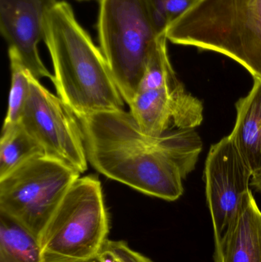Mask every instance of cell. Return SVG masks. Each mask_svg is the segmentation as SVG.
I'll use <instances>...</instances> for the list:
<instances>
[{
    "instance_id": "2",
    "label": "cell",
    "mask_w": 261,
    "mask_h": 262,
    "mask_svg": "<svg viewBox=\"0 0 261 262\" xmlns=\"http://www.w3.org/2000/svg\"><path fill=\"white\" fill-rule=\"evenodd\" d=\"M44 41L50 53L52 81L58 96L78 119L103 112L124 110V101L105 57L67 2L48 12Z\"/></svg>"
},
{
    "instance_id": "5",
    "label": "cell",
    "mask_w": 261,
    "mask_h": 262,
    "mask_svg": "<svg viewBox=\"0 0 261 262\" xmlns=\"http://www.w3.org/2000/svg\"><path fill=\"white\" fill-rule=\"evenodd\" d=\"M109 232L102 186L96 177H79L43 229L42 262L82 261L102 249Z\"/></svg>"
},
{
    "instance_id": "10",
    "label": "cell",
    "mask_w": 261,
    "mask_h": 262,
    "mask_svg": "<svg viewBox=\"0 0 261 262\" xmlns=\"http://www.w3.org/2000/svg\"><path fill=\"white\" fill-rule=\"evenodd\" d=\"M58 0H0V29L9 49H13L37 79L52 80L38 52L44 40L48 12Z\"/></svg>"
},
{
    "instance_id": "12",
    "label": "cell",
    "mask_w": 261,
    "mask_h": 262,
    "mask_svg": "<svg viewBox=\"0 0 261 262\" xmlns=\"http://www.w3.org/2000/svg\"><path fill=\"white\" fill-rule=\"evenodd\" d=\"M237 119L231 135L253 175L261 171V80L236 104Z\"/></svg>"
},
{
    "instance_id": "8",
    "label": "cell",
    "mask_w": 261,
    "mask_h": 262,
    "mask_svg": "<svg viewBox=\"0 0 261 262\" xmlns=\"http://www.w3.org/2000/svg\"><path fill=\"white\" fill-rule=\"evenodd\" d=\"M253 173L231 135L211 146L205 162L207 203L219 246L251 189Z\"/></svg>"
},
{
    "instance_id": "13",
    "label": "cell",
    "mask_w": 261,
    "mask_h": 262,
    "mask_svg": "<svg viewBox=\"0 0 261 262\" xmlns=\"http://www.w3.org/2000/svg\"><path fill=\"white\" fill-rule=\"evenodd\" d=\"M0 262H42L38 238L0 212Z\"/></svg>"
},
{
    "instance_id": "16",
    "label": "cell",
    "mask_w": 261,
    "mask_h": 262,
    "mask_svg": "<svg viewBox=\"0 0 261 262\" xmlns=\"http://www.w3.org/2000/svg\"><path fill=\"white\" fill-rule=\"evenodd\" d=\"M195 0H150L156 23L165 31L167 26L182 15Z\"/></svg>"
},
{
    "instance_id": "4",
    "label": "cell",
    "mask_w": 261,
    "mask_h": 262,
    "mask_svg": "<svg viewBox=\"0 0 261 262\" xmlns=\"http://www.w3.org/2000/svg\"><path fill=\"white\" fill-rule=\"evenodd\" d=\"M100 48L127 104L139 89L159 35L150 0H100Z\"/></svg>"
},
{
    "instance_id": "19",
    "label": "cell",
    "mask_w": 261,
    "mask_h": 262,
    "mask_svg": "<svg viewBox=\"0 0 261 262\" xmlns=\"http://www.w3.org/2000/svg\"><path fill=\"white\" fill-rule=\"evenodd\" d=\"M251 185L255 187L257 191L261 192V171L253 175Z\"/></svg>"
},
{
    "instance_id": "6",
    "label": "cell",
    "mask_w": 261,
    "mask_h": 262,
    "mask_svg": "<svg viewBox=\"0 0 261 262\" xmlns=\"http://www.w3.org/2000/svg\"><path fill=\"white\" fill-rule=\"evenodd\" d=\"M80 172L44 154L0 179V212L39 238Z\"/></svg>"
},
{
    "instance_id": "15",
    "label": "cell",
    "mask_w": 261,
    "mask_h": 262,
    "mask_svg": "<svg viewBox=\"0 0 261 262\" xmlns=\"http://www.w3.org/2000/svg\"><path fill=\"white\" fill-rule=\"evenodd\" d=\"M11 86L7 114L3 126L18 124L30 94V72L26 69L13 49H9Z\"/></svg>"
},
{
    "instance_id": "9",
    "label": "cell",
    "mask_w": 261,
    "mask_h": 262,
    "mask_svg": "<svg viewBox=\"0 0 261 262\" xmlns=\"http://www.w3.org/2000/svg\"><path fill=\"white\" fill-rule=\"evenodd\" d=\"M128 105L140 130L152 137L194 130L203 121L202 101L188 93L179 80L158 89L137 91Z\"/></svg>"
},
{
    "instance_id": "11",
    "label": "cell",
    "mask_w": 261,
    "mask_h": 262,
    "mask_svg": "<svg viewBox=\"0 0 261 262\" xmlns=\"http://www.w3.org/2000/svg\"><path fill=\"white\" fill-rule=\"evenodd\" d=\"M215 261L261 262V211L251 190L216 246Z\"/></svg>"
},
{
    "instance_id": "18",
    "label": "cell",
    "mask_w": 261,
    "mask_h": 262,
    "mask_svg": "<svg viewBox=\"0 0 261 262\" xmlns=\"http://www.w3.org/2000/svg\"><path fill=\"white\" fill-rule=\"evenodd\" d=\"M68 262H116V260H115L114 256H113L112 252L104 245L99 253L97 254L95 256L92 257V258L82 260V261Z\"/></svg>"
},
{
    "instance_id": "1",
    "label": "cell",
    "mask_w": 261,
    "mask_h": 262,
    "mask_svg": "<svg viewBox=\"0 0 261 262\" xmlns=\"http://www.w3.org/2000/svg\"><path fill=\"white\" fill-rule=\"evenodd\" d=\"M87 160L100 173L142 193L175 201L194 170L202 142L194 130L144 134L130 112H103L80 118Z\"/></svg>"
},
{
    "instance_id": "7",
    "label": "cell",
    "mask_w": 261,
    "mask_h": 262,
    "mask_svg": "<svg viewBox=\"0 0 261 262\" xmlns=\"http://www.w3.org/2000/svg\"><path fill=\"white\" fill-rule=\"evenodd\" d=\"M30 94L19 123L44 155L83 173L87 169L84 133L78 117L31 74Z\"/></svg>"
},
{
    "instance_id": "17",
    "label": "cell",
    "mask_w": 261,
    "mask_h": 262,
    "mask_svg": "<svg viewBox=\"0 0 261 262\" xmlns=\"http://www.w3.org/2000/svg\"><path fill=\"white\" fill-rule=\"evenodd\" d=\"M104 246L112 252L116 262H153L150 258L132 249L125 242L107 239Z\"/></svg>"
},
{
    "instance_id": "3",
    "label": "cell",
    "mask_w": 261,
    "mask_h": 262,
    "mask_svg": "<svg viewBox=\"0 0 261 262\" xmlns=\"http://www.w3.org/2000/svg\"><path fill=\"white\" fill-rule=\"evenodd\" d=\"M165 32L173 44L222 54L261 80V0H195Z\"/></svg>"
},
{
    "instance_id": "14",
    "label": "cell",
    "mask_w": 261,
    "mask_h": 262,
    "mask_svg": "<svg viewBox=\"0 0 261 262\" xmlns=\"http://www.w3.org/2000/svg\"><path fill=\"white\" fill-rule=\"evenodd\" d=\"M42 149L20 123L3 126L0 140V179L36 156Z\"/></svg>"
}]
</instances>
